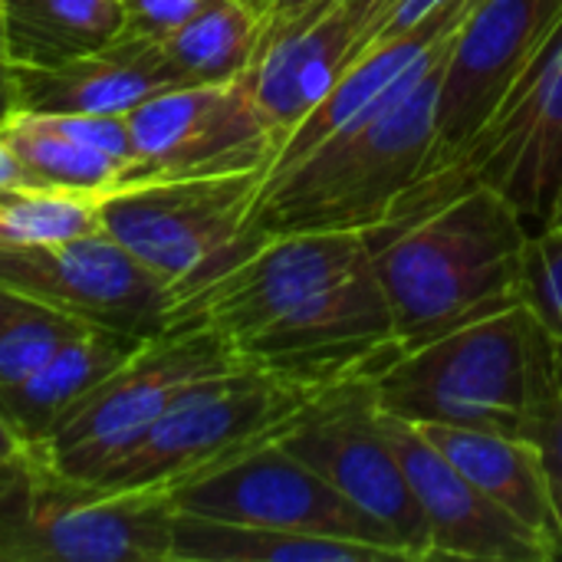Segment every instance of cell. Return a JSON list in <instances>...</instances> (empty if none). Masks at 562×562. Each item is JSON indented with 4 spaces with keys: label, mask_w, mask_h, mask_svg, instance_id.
I'll return each instance as SVG.
<instances>
[{
    "label": "cell",
    "mask_w": 562,
    "mask_h": 562,
    "mask_svg": "<svg viewBox=\"0 0 562 562\" xmlns=\"http://www.w3.org/2000/svg\"><path fill=\"white\" fill-rule=\"evenodd\" d=\"M165 329H207L237 366L313 389L375 379L402 356L366 231L263 234L178 296Z\"/></svg>",
    "instance_id": "1"
},
{
    "label": "cell",
    "mask_w": 562,
    "mask_h": 562,
    "mask_svg": "<svg viewBox=\"0 0 562 562\" xmlns=\"http://www.w3.org/2000/svg\"><path fill=\"white\" fill-rule=\"evenodd\" d=\"M0 283L92 326L158 336L168 286L102 227L82 237L0 250Z\"/></svg>",
    "instance_id": "14"
},
{
    "label": "cell",
    "mask_w": 562,
    "mask_h": 562,
    "mask_svg": "<svg viewBox=\"0 0 562 562\" xmlns=\"http://www.w3.org/2000/svg\"><path fill=\"white\" fill-rule=\"evenodd\" d=\"M135 161L115 188L270 171L283 135L257 105L247 72L227 82L168 89L128 112Z\"/></svg>",
    "instance_id": "10"
},
{
    "label": "cell",
    "mask_w": 562,
    "mask_h": 562,
    "mask_svg": "<svg viewBox=\"0 0 562 562\" xmlns=\"http://www.w3.org/2000/svg\"><path fill=\"white\" fill-rule=\"evenodd\" d=\"M30 458V448L16 438V431L0 418V471L7 468H16Z\"/></svg>",
    "instance_id": "31"
},
{
    "label": "cell",
    "mask_w": 562,
    "mask_h": 562,
    "mask_svg": "<svg viewBox=\"0 0 562 562\" xmlns=\"http://www.w3.org/2000/svg\"><path fill=\"white\" fill-rule=\"evenodd\" d=\"M547 227H562V191L560 198H557V207H553V214H550V224Z\"/></svg>",
    "instance_id": "35"
},
{
    "label": "cell",
    "mask_w": 562,
    "mask_h": 562,
    "mask_svg": "<svg viewBox=\"0 0 562 562\" xmlns=\"http://www.w3.org/2000/svg\"><path fill=\"white\" fill-rule=\"evenodd\" d=\"M379 428L425 514L435 560L553 562L533 530L471 484L412 422L379 408Z\"/></svg>",
    "instance_id": "15"
},
{
    "label": "cell",
    "mask_w": 562,
    "mask_h": 562,
    "mask_svg": "<svg viewBox=\"0 0 562 562\" xmlns=\"http://www.w3.org/2000/svg\"><path fill=\"white\" fill-rule=\"evenodd\" d=\"M263 178L267 171H237L112 188L99 194V227L151 270L175 303L263 240L254 227Z\"/></svg>",
    "instance_id": "6"
},
{
    "label": "cell",
    "mask_w": 562,
    "mask_h": 562,
    "mask_svg": "<svg viewBox=\"0 0 562 562\" xmlns=\"http://www.w3.org/2000/svg\"><path fill=\"white\" fill-rule=\"evenodd\" d=\"M30 191H53V188H43V184L16 161V155L0 142V201H3V198H13V194H30Z\"/></svg>",
    "instance_id": "30"
},
{
    "label": "cell",
    "mask_w": 562,
    "mask_h": 562,
    "mask_svg": "<svg viewBox=\"0 0 562 562\" xmlns=\"http://www.w3.org/2000/svg\"><path fill=\"white\" fill-rule=\"evenodd\" d=\"M524 306L562 342V227L530 234L524 257Z\"/></svg>",
    "instance_id": "26"
},
{
    "label": "cell",
    "mask_w": 562,
    "mask_h": 562,
    "mask_svg": "<svg viewBox=\"0 0 562 562\" xmlns=\"http://www.w3.org/2000/svg\"><path fill=\"white\" fill-rule=\"evenodd\" d=\"M125 3V33L165 40L194 20L211 0H122Z\"/></svg>",
    "instance_id": "29"
},
{
    "label": "cell",
    "mask_w": 562,
    "mask_h": 562,
    "mask_svg": "<svg viewBox=\"0 0 562 562\" xmlns=\"http://www.w3.org/2000/svg\"><path fill=\"white\" fill-rule=\"evenodd\" d=\"M319 392L326 389L247 366L201 379L92 484L109 491H175L247 451L280 441Z\"/></svg>",
    "instance_id": "5"
},
{
    "label": "cell",
    "mask_w": 562,
    "mask_h": 562,
    "mask_svg": "<svg viewBox=\"0 0 562 562\" xmlns=\"http://www.w3.org/2000/svg\"><path fill=\"white\" fill-rule=\"evenodd\" d=\"M362 20L366 0H342L267 23L247 82L283 142L356 63Z\"/></svg>",
    "instance_id": "16"
},
{
    "label": "cell",
    "mask_w": 562,
    "mask_h": 562,
    "mask_svg": "<svg viewBox=\"0 0 562 562\" xmlns=\"http://www.w3.org/2000/svg\"><path fill=\"white\" fill-rule=\"evenodd\" d=\"M553 359V336L527 306L451 329L402 352L375 379L385 415L524 435Z\"/></svg>",
    "instance_id": "4"
},
{
    "label": "cell",
    "mask_w": 562,
    "mask_h": 562,
    "mask_svg": "<svg viewBox=\"0 0 562 562\" xmlns=\"http://www.w3.org/2000/svg\"><path fill=\"white\" fill-rule=\"evenodd\" d=\"M0 142L43 188L53 191L105 194L122 181L125 171L122 161L63 135L59 128L46 125L40 115L23 109H13L0 122Z\"/></svg>",
    "instance_id": "23"
},
{
    "label": "cell",
    "mask_w": 562,
    "mask_h": 562,
    "mask_svg": "<svg viewBox=\"0 0 562 562\" xmlns=\"http://www.w3.org/2000/svg\"><path fill=\"white\" fill-rule=\"evenodd\" d=\"M471 484L497 507L540 537L553 562L562 560V527L557 520L540 448L527 435L461 425H415Z\"/></svg>",
    "instance_id": "19"
},
{
    "label": "cell",
    "mask_w": 562,
    "mask_h": 562,
    "mask_svg": "<svg viewBox=\"0 0 562 562\" xmlns=\"http://www.w3.org/2000/svg\"><path fill=\"white\" fill-rule=\"evenodd\" d=\"M13 112V79H10V56L3 43V16H0V122Z\"/></svg>",
    "instance_id": "32"
},
{
    "label": "cell",
    "mask_w": 562,
    "mask_h": 562,
    "mask_svg": "<svg viewBox=\"0 0 562 562\" xmlns=\"http://www.w3.org/2000/svg\"><path fill=\"white\" fill-rule=\"evenodd\" d=\"M171 497L158 487L109 491L53 474L33 454L0 491V560L168 562Z\"/></svg>",
    "instance_id": "8"
},
{
    "label": "cell",
    "mask_w": 562,
    "mask_h": 562,
    "mask_svg": "<svg viewBox=\"0 0 562 562\" xmlns=\"http://www.w3.org/2000/svg\"><path fill=\"white\" fill-rule=\"evenodd\" d=\"M527 438L537 441L543 468H547V481H550V494H553V507H557V520L562 527V342L553 339V359H550V372L547 382L537 395V405L530 412L527 422Z\"/></svg>",
    "instance_id": "27"
},
{
    "label": "cell",
    "mask_w": 562,
    "mask_h": 562,
    "mask_svg": "<svg viewBox=\"0 0 562 562\" xmlns=\"http://www.w3.org/2000/svg\"><path fill=\"white\" fill-rule=\"evenodd\" d=\"M560 23L562 0H481L464 16L445 59L435 142L415 181L441 171L504 105Z\"/></svg>",
    "instance_id": "13"
},
{
    "label": "cell",
    "mask_w": 562,
    "mask_h": 562,
    "mask_svg": "<svg viewBox=\"0 0 562 562\" xmlns=\"http://www.w3.org/2000/svg\"><path fill=\"white\" fill-rule=\"evenodd\" d=\"M395 0H366V23H362V46H359V53L366 49V43H369V36H372V30L379 26V20L389 13V7H392Z\"/></svg>",
    "instance_id": "34"
},
{
    "label": "cell",
    "mask_w": 562,
    "mask_h": 562,
    "mask_svg": "<svg viewBox=\"0 0 562 562\" xmlns=\"http://www.w3.org/2000/svg\"><path fill=\"white\" fill-rule=\"evenodd\" d=\"M10 66H59L125 33L122 0H0Z\"/></svg>",
    "instance_id": "21"
},
{
    "label": "cell",
    "mask_w": 562,
    "mask_h": 562,
    "mask_svg": "<svg viewBox=\"0 0 562 562\" xmlns=\"http://www.w3.org/2000/svg\"><path fill=\"white\" fill-rule=\"evenodd\" d=\"M89 326L92 323L66 316L0 283V385H13L36 372Z\"/></svg>",
    "instance_id": "24"
},
{
    "label": "cell",
    "mask_w": 562,
    "mask_h": 562,
    "mask_svg": "<svg viewBox=\"0 0 562 562\" xmlns=\"http://www.w3.org/2000/svg\"><path fill=\"white\" fill-rule=\"evenodd\" d=\"M329 3H342V0H270L267 23H273V20H286V16H296V13L313 10V7H329Z\"/></svg>",
    "instance_id": "33"
},
{
    "label": "cell",
    "mask_w": 562,
    "mask_h": 562,
    "mask_svg": "<svg viewBox=\"0 0 562 562\" xmlns=\"http://www.w3.org/2000/svg\"><path fill=\"white\" fill-rule=\"evenodd\" d=\"M168 562H405L389 547L286 533L171 510Z\"/></svg>",
    "instance_id": "20"
},
{
    "label": "cell",
    "mask_w": 562,
    "mask_h": 562,
    "mask_svg": "<svg viewBox=\"0 0 562 562\" xmlns=\"http://www.w3.org/2000/svg\"><path fill=\"white\" fill-rule=\"evenodd\" d=\"M501 191L537 234L562 191V23L504 105L435 175L415 181L385 224L425 214L471 188Z\"/></svg>",
    "instance_id": "7"
},
{
    "label": "cell",
    "mask_w": 562,
    "mask_h": 562,
    "mask_svg": "<svg viewBox=\"0 0 562 562\" xmlns=\"http://www.w3.org/2000/svg\"><path fill=\"white\" fill-rule=\"evenodd\" d=\"M168 497L171 510L181 514L306 537L372 543L395 550L402 560H412V553L402 550L372 514L356 507L323 474H316L277 441L178 484L175 491H168Z\"/></svg>",
    "instance_id": "12"
},
{
    "label": "cell",
    "mask_w": 562,
    "mask_h": 562,
    "mask_svg": "<svg viewBox=\"0 0 562 562\" xmlns=\"http://www.w3.org/2000/svg\"><path fill=\"white\" fill-rule=\"evenodd\" d=\"M451 43L385 105L349 122L293 165L270 171L257 194L254 227L260 234H369L382 227L431 151L441 76Z\"/></svg>",
    "instance_id": "3"
},
{
    "label": "cell",
    "mask_w": 562,
    "mask_h": 562,
    "mask_svg": "<svg viewBox=\"0 0 562 562\" xmlns=\"http://www.w3.org/2000/svg\"><path fill=\"white\" fill-rule=\"evenodd\" d=\"M267 13L250 0H211L194 20L161 40L188 86L227 82L250 69L263 43Z\"/></svg>",
    "instance_id": "22"
},
{
    "label": "cell",
    "mask_w": 562,
    "mask_h": 562,
    "mask_svg": "<svg viewBox=\"0 0 562 562\" xmlns=\"http://www.w3.org/2000/svg\"><path fill=\"white\" fill-rule=\"evenodd\" d=\"M46 125L59 128L63 135L92 145L105 151L109 158L122 161L125 168L135 161V145H132V128L128 115H86V112H33Z\"/></svg>",
    "instance_id": "28"
},
{
    "label": "cell",
    "mask_w": 562,
    "mask_h": 562,
    "mask_svg": "<svg viewBox=\"0 0 562 562\" xmlns=\"http://www.w3.org/2000/svg\"><path fill=\"white\" fill-rule=\"evenodd\" d=\"M240 369L234 352L207 329H161L112 372L69 422L36 451L43 468L92 484L201 379Z\"/></svg>",
    "instance_id": "9"
},
{
    "label": "cell",
    "mask_w": 562,
    "mask_h": 562,
    "mask_svg": "<svg viewBox=\"0 0 562 562\" xmlns=\"http://www.w3.org/2000/svg\"><path fill=\"white\" fill-rule=\"evenodd\" d=\"M530 234L517 207L487 184L369 231L402 352L524 306Z\"/></svg>",
    "instance_id": "2"
},
{
    "label": "cell",
    "mask_w": 562,
    "mask_h": 562,
    "mask_svg": "<svg viewBox=\"0 0 562 562\" xmlns=\"http://www.w3.org/2000/svg\"><path fill=\"white\" fill-rule=\"evenodd\" d=\"M145 339L151 336L112 326L82 329L36 372L13 385H0V418L30 451L43 448L69 415L145 346Z\"/></svg>",
    "instance_id": "18"
},
{
    "label": "cell",
    "mask_w": 562,
    "mask_h": 562,
    "mask_svg": "<svg viewBox=\"0 0 562 562\" xmlns=\"http://www.w3.org/2000/svg\"><path fill=\"white\" fill-rule=\"evenodd\" d=\"M277 445L323 474L356 507L372 514L392 540L412 553V560H435L425 514L379 428L372 379L319 392Z\"/></svg>",
    "instance_id": "11"
},
{
    "label": "cell",
    "mask_w": 562,
    "mask_h": 562,
    "mask_svg": "<svg viewBox=\"0 0 562 562\" xmlns=\"http://www.w3.org/2000/svg\"><path fill=\"white\" fill-rule=\"evenodd\" d=\"M13 109L128 115L142 102L188 86L161 40L122 33L115 43L59 66H10Z\"/></svg>",
    "instance_id": "17"
},
{
    "label": "cell",
    "mask_w": 562,
    "mask_h": 562,
    "mask_svg": "<svg viewBox=\"0 0 562 562\" xmlns=\"http://www.w3.org/2000/svg\"><path fill=\"white\" fill-rule=\"evenodd\" d=\"M99 231V194L30 191L0 201V250L56 244Z\"/></svg>",
    "instance_id": "25"
}]
</instances>
